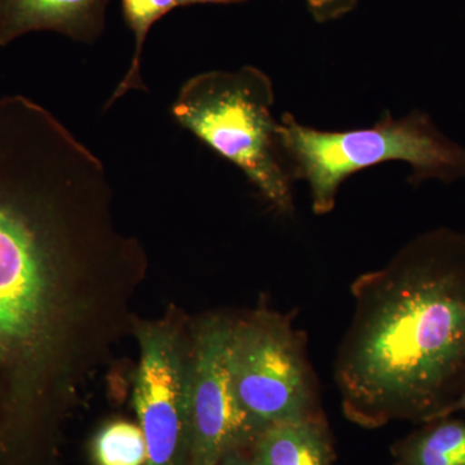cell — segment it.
I'll return each mask as SVG.
<instances>
[{"label":"cell","instance_id":"5b68a950","mask_svg":"<svg viewBox=\"0 0 465 465\" xmlns=\"http://www.w3.org/2000/svg\"><path fill=\"white\" fill-rule=\"evenodd\" d=\"M229 370L240 405L260 432L323 416L305 341L290 317L262 309L232 322Z\"/></svg>","mask_w":465,"mask_h":465},{"label":"cell","instance_id":"e0dca14e","mask_svg":"<svg viewBox=\"0 0 465 465\" xmlns=\"http://www.w3.org/2000/svg\"><path fill=\"white\" fill-rule=\"evenodd\" d=\"M397 465V464H396Z\"/></svg>","mask_w":465,"mask_h":465},{"label":"cell","instance_id":"8992f818","mask_svg":"<svg viewBox=\"0 0 465 465\" xmlns=\"http://www.w3.org/2000/svg\"><path fill=\"white\" fill-rule=\"evenodd\" d=\"M134 405L148 448L146 465H189L192 446L191 357L173 330L139 331Z\"/></svg>","mask_w":465,"mask_h":465},{"label":"cell","instance_id":"9c48e42d","mask_svg":"<svg viewBox=\"0 0 465 465\" xmlns=\"http://www.w3.org/2000/svg\"><path fill=\"white\" fill-rule=\"evenodd\" d=\"M252 465H332L331 433L323 416L272 425L249 451Z\"/></svg>","mask_w":465,"mask_h":465},{"label":"cell","instance_id":"4fadbf2b","mask_svg":"<svg viewBox=\"0 0 465 465\" xmlns=\"http://www.w3.org/2000/svg\"><path fill=\"white\" fill-rule=\"evenodd\" d=\"M317 23L338 20L356 8L360 0H305Z\"/></svg>","mask_w":465,"mask_h":465},{"label":"cell","instance_id":"30bf717a","mask_svg":"<svg viewBox=\"0 0 465 465\" xmlns=\"http://www.w3.org/2000/svg\"><path fill=\"white\" fill-rule=\"evenodd\" d=\"M394 454L397 465H465V421L443 418L424 424Z\"/></svg>","mask_w":465,"mask_h":465},{"label":"cell","instance_id":"7a4b0ae2","mask_svg":"<svg viewBox=\"0 0 465 465\" xmlns=\"http://www.w3.org/2000/svg\"><path fill=\"white\" fill-rule=\"evenodd\" d=\"M91 208V168L66 131L0 97V378L18 406L54 332L60 275ZM8 443L0 427V451Z\"/></svg>","mask_w":465,"mask_h":465},{"label":"cell","instance_id":"8fae6325","mask_svg":"<svg viewBox=\"0 0 465 465\" xmlns=\"http://www.w3.org/2000/svg\"><path fill=\"white\" fill-rule=\"evenodd\" d=\"M121 2L125 24L134 36V56L124 79L110 96L106 109L130 91L148 90L142 76V57L146 36L158 20L166 16L173 9L180 7V0H121Z\"/></svg>","mask_w":465,"mask_h":465},{"label":"cell","instance_id":"9a60e30c","mask_svg":"<svg viewBox=\"0 0 465 465\" xmlns=\"http://www.w3.org/2000/svg\"><path fill=\"white\" fill-rule=\"evenodd\" d=\"M460 411H465V390L451 405L446 407V409L440 412L439 419L450 418L452 414H457V412ZM439 419H437V420H439Z\"/></svg>","mask_w":465,"mask_h":465},{"label":"cell","instance_id":"3957f363","mask_svg":"<svg viewBox=\"0 0 465 465\" xmlns=\"http://www.w3.org/2000/svg\"><path fill=\"white\" fill-rule=\"evenodd\" d=\"M278 134L293 179L308 183L312 210L318 216L332 213L345 180L385 162L410 164L412 185L465 179L464 146L419 110L401 118L385 112L371 127L345 131L317 130L286 113Z\"/></svg>","mask_w":465,"mask_h":465},{"label":"cell","instance_id":"5bb4252c","mask_svg":"<svg viewBox=\"0 0 465 465\" xmlns=\"http://www.w3.org/2000/svg\"><path fill=\"white\" fill-rule=\"evenodd\" d=\"M219 465H252V463H251L249 452L237 450V451L228 452Z\"/></svg>","mask_w":465,"mask_h":465},{"label":"cell","instance_id":"52a82bcc","mask_svg":"<svg viewBox=\"0 0 465 465\" xmlns=\"http://www.w3.org/2000/svg\"><path fill=\"white\" fill-rule=\"evenodd\" d=\"M232 321L208 317L195 332L191 356L192 446L189 465H219L228 452H249L262 433L232 387Z\"/></svg>","mask_w":465,"mask_h":465},{"label":"cell","instance_id":"2e32d148","mask_svg":"<svg viewBox=\"0 0 465 465\" xmlns=\"http://www.w3.org/2000/svg\"><path fill=\"white\" fill-rule=\"evenodd\" d=\"M242 0H180V7L183 5H202V3H235Z\"/></svg>","mask_w":465,"mask_h":465},{"label":"cell","instance_id":"6da1fadb","mask_svg":"<svg viewBox=\"0 0 465 465\" xmlns=\"http://www.w3.org/2000/svg\"><path fill=\"white\" fill-rule=\"evenodd\" d=\"M351 292L333 365L342 414L366 430L437 420L465 390V232L412 238Z\"/></svg>","mask_w":465,"mask_h":465},{"label":"cell","instance_id":"ba28073f","mask_svg":"<svg viewBox=\"0 0 465 465\" xmlns=\"http://www.w3.org/2000/svg\"><path fill=\"white\" fill-rule=\"evenodd\" d=\"M109 0H0V45L33 32H56L73 41H96Z\"/></svg>","mask_w":465,"mask_h":465},{"label":"cell","instance_id":"7c38bea8","mask_svg":"<svg viewBox=\"0 0 465 465\" xmlns=\"http://www.w3.org/2000/svg\"><path fill=\"white\" fill-rule=\"evenodd\" d=\"M94 465H146L148 448L140 425L114 420L101 427L91 443Z\"/></svg>","mask_w":465,"mask_h":465},{"label":"cell","instance_id":"277c9868","mask_svg":"<svg viewBox=\"0 0 465 465\" xmlns=\"http://www.w3.org/2000/svg\"><path fill=\"white\" fill-rule=\"evenodd\" d=\"M274 85L258 67L192 76L171 108L174 121L240 168L269 206L291 215L293 179L274 118Z\"/></svg>","mask_w":465,"mask_h":465}]
</instances>
